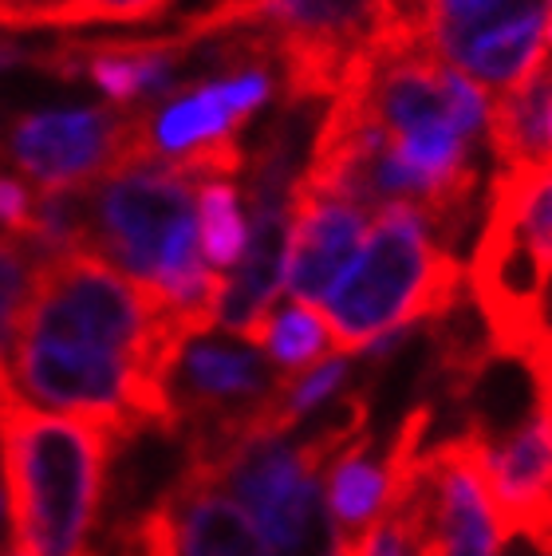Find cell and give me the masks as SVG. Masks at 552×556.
<instances>
[{
    "label": "cell",
    "mask_w": 552,
    "mask_h": 556,
    "mask_svg": "<svg viewBox=\"0 0 552 556\" xmlns=\"http://www.w3.org/2000/svg\"><path fill=\"white\" fill-rule=\"evenodd\" d=\"M171 9V0H67L72 28L91 24H150Z\"/></svg>",
    "instance_id": "obj_15"
},
{
    "label": "cell",
    "mask_w": 552,
    "mask_h": 556,
    "mask_svg": "<svg viewBox=\"0 0 552 556\" xmlns=\"http://www.w3.org/2000/svg\"><path fill=\"white\" fill-rule=\"evenodd\" d=\"M391 517L414 556H501L505 545L469 430L423 450Z\"/></svg>",
    "instance_id": "obj_3"
},
{
    "label": "cell",
    "mask_w": 552,
    "mask_h": 556,
    "mask_svg": "<svg viewBox=\"0 0 552 556\" xmlns=\"http://www.w3.org/2000/svg\"><path fill=\"white\" fill-rule=\"evenodd\" d=\"M399 502V478L387 458H375L367 434L340 450L328 466V529L331 548H348L372 533Z\"/></svg>",
    "instance_id": "obj_8"
},
{
    "label": "cell",
    "mask_w": 552,
    "mask_h": 556,
    "mask_svg": "<svg viewBox=\"0 0 552 556\" xmlns=\"http://www.w3.org/2000/svg\"><path fill=\"white\" fill-rule=\"evenodd\" d=\"M123 556H181L178 514H174L171 497H162L154 509H147L130 525L127 541H123Z\"/></svg>",
    "instance_id": "obj_14"
},
{
    "label": "cell",
    "mask_w": 552,
    "mask_h": 556,
    "mask_svg": "<svg viewBox=\"0 0 552 556\" xmlns=\"http://www.w3.org/2000/svg\"><path fill=\"white\" fill-rule=\"evenodd\" d=\"M466 296V265L411 205H382L360 253L324 300L331 352H367L382 336L442 320Z\"/></svg>",
    "instance_id": "obj_2"
},
{
    "label": "cell",
    "mask_w": 552,
    "mask_h": 556,
    "mask_svg": "<svg viewBox=\"0 0 552 556\" xmlns=\"http://www.w3.org/2000/svg\"><path fill=\"white\" fill-rule=\"evenodd\" d=\"M253 348H265L268 359L285 375H300L331 352V336L316 308L292 300L285 308L268 312V320L253 336Z\"/></svg>",
    "instance_id": "obj_11"
},
{
    "label": "cell",
    "mask_w": 552,
    "mask_h": 556,
    "mask_svg": "<svg viewBox=\"0 0 552 556\" xmlns=\"http://www.w3.org/2000/svg\"><path fill=\"white\" fill-rule=\"evenodd\" d=\"M118 446L91 422L28 407L0 367V473L12 545L28 556H91L87 536Z\"/></svg>",
    "instance_id": "obj_1"
},
{
    "label": "cell",
    "mask_w": 552,
    "mask_h": 556,
    "mask_svg": "<svg viewBox=\"0 0 552 556\" xmlns=\"http://www.w3.org/2000/svg\"><path fill=\"white\" fill-rule=\"evenodd\" d=\"M273 87V67H244L150 111V162L171 166L193 150L237 139V130L268 103Z\"/></svg>",
    "instance_id": "obj_7"
},
{
    "label": "cell",
    "mask_w": 552,
    "mask_h": 556,
    "mask_svg": "<svg viewBox=\"0 0 552 556\" xmlns=\"http://www.w3.org/2000/svg\"><path fill=\"white\" fill-rule=\"evenodd\" d=\"M549 142H552V111H549Z\"/></svg>",
    "instance_id": "obj_20"
},
{
    "label": "cell",
    "mask_w": 552,
    "mask_h": 556,
    "mask_svg": "<svg viewBox=\"0 0 552 556\" xmlns=\"http://www.w3.org/2000/svg\"><path fill=\"white\" fill-rule=\"evenodd\" d=\"M198 233L210 268H237L249 245V222L234 182H198Z\"/></svg>",
    "instance_id": "obj_12"
},
{
    "label": "cell",
    "mask_w": 552,
    "mask_h": 556,
    "mask_svg": "<svg viewBox=\"0 0 552 556\" xmlns=\"http://www.w3.org/2000/svg\"><path fill=\"white\" fill-rule=\"evenodd\" d=\"M36 268H40V257L24 237L0 233V367L9 359L21 316L28 308V296H33Z\"/></svg>",
    "instance_id": "obj_13"
},
{
    "label": "cell",
    "mask_w": 552,
    "mask_h": 556,
    "mask_svg": "<svg viewBox=\"0 0 552 556\" xmlns=\"http://www.w3.org/2000/svg\"><path fill=\"white\" fill-rule=\"evenodd\" d=\"M367 237V210L292 186L288 202V241H285V289L297 304H324L336 280L360 253Z\"/></svg>",
    "instance_id": "obj_6"
},
{
    "label": "cell",
    "mask_w": 552,
    "mask_h": 556,
    "mask_svg": "<svg viewBox=\"0 0 552 556\" xmlns=\"http://www.w3.org/2000/svg\"><path fill=\"white\" fill-rule=\"evenodd\" d=\"M0 556H28V553H24V548H16V545H12L9 553H0Z\"/></svg>",
    "instance_id": "obj_18"
},
{
    "label": "cell",
    "mask_w": 552,
    "mask_h": 556,
    "mask_svg": "<svg viewBox=\"0 0 552 556\" xmlns=\"http://www.w3.org/2000/svg\"><path fill=\"white\" fill-rule=\"evenodd\" d=\"M552 0H474L430 24V52L481 91H513L544 64Z\"/></svg>",
    "instance_id": "obj_5"
},
{
    "label": "cell",
    "mask_w": 552,
    "mask_h": 556,
    "mask_svg": "<svg viewBox=\"0 0 552 556\" xmlns=\"http://www.w3.org/2000/svg\"><path fill=\"white\" fill-rule=\"evenodd\" d=\"M549 111L552 64H541L525 84L501 91L489 103L486 142L498 170H544V166H552Z\"/></svg>",
    "instance_id": "obj_9"
},
{
    "label": "cell",
    "mask_w": 552,
    "mask_h": 556,
    "mask_svg": "<svg viewBox=\"0 0 552 556\" xmlns=\"http://www.w3.org/2000/svg\"><path fill=\"white\" fill-rule=\"evenodd\" d=\"M16 64H33V52H21L16 43H0V72H9Z\"/></svg>",
    "instance_id": "obj_17"
},
{
    "label": "cell",
    "mask_w": 552,
    "mask_h": 556,
    "mask_svg": "<svg viewBox=\"0 0 552 556\" xmlns=\"http://www.w3.org/2000/svg\"><path fill=\"white\" fill-rule=\"evenodd\" d=\"M9 159L48 190H87L130 166H150V108H79L16 118Z\"/></svg>",
    "instance_id": "obj_4"
},
{
    "label": "cell",
    "mask_w": 552,
    "mask_h": 556,
    "mask_svg": "<svg viewBox=\"0 0 552 556\" xmlns=\"http://www.w3.org/2000/svg\"><path fill=\"white\" fill-rule=\"evenodd\" d=\"M166 497L178 514L181 556H268L256 525L234 497H225L222 485L181 473Z\"/></svg>",
    "instance_id": "obj_10"
},
{
    "label": "cell",
    "mask_w": 552,
    "mask_h": 556,
    "mask_svg": "<svg viewBox=\"0 0 552 556\" xmlns=\"http://www.w3.org/2000/svg\"><path fill=\"white\" fill-rule=\"evenodd\" d=\"M544 40H549V48H552V16H549V28H544Z\"/></svg>",
    "instance_id": "obj_19"
},
{
    "label": "cell",
    "mask_w": 552,
    "mask_h": 556,
    "mask_svg": "<svg viewBox=\"0 0 552 556\" xmlns=\"http://www.w3.org/2000/svg\"><path fill=\"white\" fill-rule=\"evenodd\" d=\"M33 210H36L33 190H28L21 178L0 174V229L9 237H28V229H33Z\"/></svg>",
    "instance_id": "obj_16"
}]
</instances>
